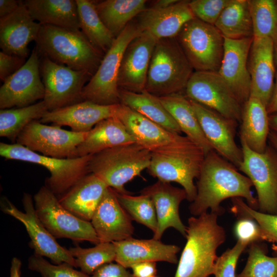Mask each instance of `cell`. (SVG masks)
<instances>
[{"label":"cell","mask_w":277,"mask_h":277,"mask_svg":"<svg viewBox=\"0 0 277 277\" xmlns=\"http://www.w3.org/2000/svg\"><path fill=\"white\" fill-rule=\"evenodd\" d=\"M197 179L196 196L189 206L192 215H200L210 209V212L221 215L224 209L220 204L228 198L243 197L251 208L258 209L251 180L214 150L205 156Z\"/></svg>","instance_id":"6da1fadb"},{"label":"cell","mask_w":277,"mask_h":277,"mask_svg":"<svg viewBox=\"0 0 277 277\" xmlns=\"http://www.w3.org/2000/svg\"><path fill=\"white\" fill-rule=\"evenodd\" d=\"M219 216L210 212L188 219L187 241L174 277H209L213 274L217 249L226 238L225 229L217 223Z\"/></svg>","instance_id":"7a4b0ae2"},{"label":"cell","mask_w":277,"mask_h":277,"mask_svg":"<svg viewBox=\"0 0 277 277\" xmlns=\"http://www.w3.org/2000/svg\"><path fill=\"white\" fill-rule=\"evenodd\" d=\"M38 53L73 70L92 76L105 55L80 30L41 25L35 41Z\"/></svg>","instance_id":"3957f363"},{"label":"cell","mask_w":277,"mask_h":277,"mask_svg":"<svg viewBox=\"0 0 277 277\" xmlns=\"http://www.w3.org/2000/svg\"><path fill=\"white\" fill-rule=\"evenodd\" d=\"M193 69L175 37L157 39L147 73L145 90L158 97L185 90Z\"/></svg>","instance_id":"277c9868"},{"label":"cell","mask_w":277,"mask_h":277,"mask_svg":"<svg viewBox=\"0 0 277 277\" xmlns=\"http://www.w3.org/2000/svg\"><path fill=\"white\" fill-rule=\"evenodd\" d=\"M151 159V153L134 142L92 155L88 170L116 192L130 194L125 185L148 169Z\"/></svg>","instance_id":"5b68a950"},{"label":"cell","mask_w":277,"mask_h":277,"mask_svg":"<svg viewBox=\"0 0 277 277\" xmlns=\"http://www.w3.org/2000/svg\"><path fill=\"white\" fill-rule=\"evenodd\" d=\"M0 155L6 159L34 163L45 167L50 172L45 186L59 196L90 173L88 164L92 155L74 158H54L33 151L17 143L1 142Z\"/></svg>","instance_id":"8992f818"},{"label":"cell","mask_w":277,"mask_h":277,"mask_svg":"<svg viewBox=\"0 0 277 277\" xmlns=\"http://www.w3.org/2000/svg\"><path fill=\"white\" fill-rule=\"evenodd\" d=\"M142 32L129 23L105 54L96 71L84 86L82 98L102 105L120 104L118 75L123 53L129 43Z\"/></svg>","instance_id":"52a82bcc"},{"label":"cell","mask_w":277,"mask_h":277,"mask_svg":"<svg viewBox=\"0 0 277 277\" xmlns=\"http://www.w3.org/2000/svg\"><path fill=\"white\" fill-rule=\"evenodd\" d=\"M115 116L124 124L135 142L151 153L203 151L187 136L164 128L125 105H118Z\"/></svg>","instance_id":"ba28073f"},{"label":"cell","mask_w":277,"mask_h":277,"mask_svg":"<svg viewBox=\"0 0 277 277\" xmlns=\"http://www.w3.org/2000/svg\"><path fill=\"white\" fill-rule=\"evenodd\" d=\"M175 38L195 71L218 72L224 37L214 25L194 17L184 25Z\"/></svg>","instance_id":"9c48e42d"},{"label":"cell","mask_w":277,"mask_h":277,"mask_svg":"<svg viewBox=\"0 0 277 277\" xmlns=\"http://www.w3.org/2000/svg\"><path fill=\"white\" fill-rule=\"evenodd\" d=\"M37 215L55 238L68 239L75 242L100 243L90 222L82 220L65 208L57 196L45 185L33 196Z\"/></svg>","instance_id":"30bf717a"},{"label":"cell","mask_w":277,"mask_h":277,"mask_svg":"<svg viewBox=\"0 0 277 277\" xmlns=\"http://www.w3.org/2000/svg\"><path fill=\"white\" fill-rule=\"evenodd\" d=\"M243 161L239 169L251 180L257 193L258 211L277 214V150L268 145L262 153L241 140Z\"/></svg>","instance_id":"8fae6325"},{"label":"cell","mask_w":277,"mask_h":277,"mask_svg":"<svg viewBox=\"0 0 277 277\" xmlns=\"http://www.w3.org/2000/svg\"><path fill=\"white\" fill-rule=\"evenodd\" d=\"M40 71L45 87L44 101L48 111L69 106L83 101L82 93L92 76L73 70L46 56L40 61Z\"/></svg>","instance_id":"7c38bea8"},{"label":"cell","mask_w":277,"mask_h":277,"mask_svg":"<svg viewBox=\"0 0 277 277\" xmlns=\"http://www.w3.org/2000/svg\"><path fill=\"white\" fill-rule=\"evenodd\" d=\"M23 212L17 208L8 199L1 201L2 210L21 222L30 237V246L34 254L49 258L54 264H68L76 267L75 260L69 249L60 245L43 225L38 217L34 208L33 198L27 193H24Z\"/></svg>","instance_id":"4fadbf2b"},{"label":"cell","mask_w":277,"mask_h":277,"mask_svg":"<svg viewBox=\"0 0 277 277\" xmlns=\"http://www.w3.org/2000/svg\"><path fill=\"white\" fill-rule=\"evenodd\" d=\"M186 96L222 115L241 122L243 106L217 72L195 71L185 89Z\"/></svg>","instance_id":"5bb4252c"},{"label":"cell","mask_w":277,"mask_h":277,"mask_svg":"<svg viewBox=\"0 0 277 277\" xmlns=\"http://www.w3.org/2000/svg\"><path fill=\"white\" fill-rule=\"evenodd\" d=\"M87 132H78L49 126L35 120L29 123L19 134L16 143L40 154L52 157H75L77 147Z\"/></svg>","instance_id":"9a60e30c"},{"label":"cell","mask_w":277,"mask_h":277,"mask_svg":"<svg viewBox=\"0 0 277 277\" xmlns=\"http://www.w3.org/2000/svg\"><path fill=\"white\" fill-rule=\"evenodd\" d=\"M204 157L203 151L178 154L151 153L148 170L159 181L180 184L186 191V199L192 202L197 193L194 180L199 176Z\"/></svg>","instance_id":"2e32d148"},{"label":"cell","mask_w":277,"mask_h":277,"mask_svg":"<svg viewBox=\"0 0 277 277\" xmlns=\"http://www.w3.org/2000/svg\"><path fill=\"white\" fill-rule=\"evenodd\" d=\"M40 60L34 48L23 66L7 78L0 88V108L24 107L44 100L45 87L40 77Z\"/></svg>","instance_id":"e0dca14e"},{"label":"cell","mask_w":277,"mask_h":277,"mask_svg":"<svg viewBox=\"0 0 277 277\" xmlns=\"http://www.w3.org/2000/svg\"><path fill=\"white\" fill-rule=\"evenodd\" d=\"M190 101L202 130L213 150L239 168L243 156L242 148L235 141L238 122L195 101Z\"/></svg>","instance_id":"ac0fdd59"},{"label":"cell","mask_w":277,"mask_h":277,"mask_svg":"<svg viewBox=\"0 0 277 277\" xmlns=\"http://www.w3.org/2000/svg\"><path fill=\"white\" fill-rule=\"evenodd\" d=\"M157 39L142 32L128 45L123 53L118 75V86L135 93L145 90L148 71Z\"/></svg>","instance_id":"d6986e66"},{"label":"cell","mask_w":277,"mask_h":277,"mask_svg":"<svg viewBox=\"0 0 277 277\" xmlns=\"http://www.w3.org/2000/svg\"><path fill=\"white\" fill-rule=\"evenodd\" d=\"M253 39V37L235 39L224 37L223 56L218 71L243 105L250 96L248 61Z\"/></svg>","instance_id":"ffe728a7"},{"label":"cell","mask_w":277,"mask_h":277,"mask_svg":"<svg viewBox=\"0 0 277 277\" xmlns=\"http://www.w3.org/2000/svg\"><path fill=\"white\" fill-rule=\"evenodd\" d=\"M132 220L108 187L90 221L100 242H118L132 237Z\"/></svg>","instance_id":"44dd1931"},{"label":"cell","mask_w":277,"mask_h":277,"mask_svg":"<svg viewBox=\"0 0 277 277\" xmlns=\"http://www.w3.org/2000/svg\"><path fill=\"white\" fill-rule=\"evenodd\" d=\"M248 67L251 78L250 96L259 99L267 107L273 93L276 73L272 40L253 37Z\"/></svg>","instance_id":"7402d4cb"},{"label":"cell","mask_w":277,"mask_h":277,"mask_svg":"<svg viewBox=\"0 0 277 277\" xmlns=\"http://www.w3.org/2000/svg\"><path fill=\"white\" fill-rule=\"evenodd\" d=\"M149 196L155 208L157 228L153 238L161 240L166 229L172 227L185 238L187 236V227L182 222L179 214L181 202L187 199L185 190L171 185L170 183L157 181L141 192Z\"/></svg>","instance_id":"603a6c76"},{"label":"cell","mask_w":277,"mask_h":277,"mask_svg":"<svg viewBox=\"0 0 277 277\" xmlns=\"http://www.w3.org/2000/svg\"><path fill=\"white\" fill-rule=\"evenodd\" d=\"M41 24L31 16L23 1L19 7L9 15L0 18V47L2 51L26 58L28 45L36 41Z\"/></svg>","instance_id":"cb8c5ba5"},{"label":"cell","mask_w":277,"mask_h":277,"mask_svg":"<svg viewBox=\"0 0 277 277\" xmlns=\"http://www.w3.org/2000/svg\"><path fill=\"white\" fill-rule=\"evenodd\" d=\"M118 105H102L83 101L48 111L39 121L42 123H52L59 126H68L75 132H87L102 121L115 116Z\"/></svg>","instance_id":"d4e9b609"},{"label":"cell","mask_w":277,"mask_h":277,"mask_svg":"<svg viewBox=\"0 0 277 277\" xmlns=\"http://www.w3.org/2000/svg\"><path fill=\"white\" fill-rule=\"evenodd\" d=\"M137 17L141 31L148 32L157 40L175 37L184 25L195 17L189 1H179L165 8H147Z\"/></svg>","instance_id":"484cf974"},{"label":"cell","mask_w":277,"mask_h":277,"mask_svg":"<svg viewBox=\"0 0 277 277\" xmlns=\"http://www.w3.org/2000/svg\"><path fill=\"white\" fill-rule=\"evenodd\" d=\"M115 245V261L126 268L144 262L177 263V254L180 248L175 245L166 244L160 240L136 239L132 237L118 242Z\"/></svg>","instance_id":"4316f807"},{"label":"cell","mask_w":277,"mask_h":277,"mask_svg":"<svg viewBox=\"0 0 277 277\" xmlns=\"http://www.w3.org/2000/svg\"><path fill=\"white\" fill-rule=\"evenodd\" d=\"M108 188L103 181L90 173L57 197L61 204L71 213L90 222Z\"/></svg>","instance_id":"83f0119b"},{"label":"cell","mask_w":277,"mask_h":277,"mask_svg":"<svg viewBox=\"0 0 277 277\" xmlns=\"http://www.w3.org/2000/svg\"><path fill=\"white\" fill-rule=\"evenodd\" d=\"M135 142L121 121L116 116L104 120L87 132L77 147L75 157L93 155L104 150Z\"/></svg>","instance_id":"f1b7e54d"},{"label":"cell","mask_w":277,"mask_h":277,"mask_svg":"<svg viewBox=\"0 0 277 277\" xmlns=\"http://www.w3.org/2000/svg\"><path fill=\"white\" fill-rule=\"evenodd\" d=\"M32 18L41 25L80 30L76 0L23 1Z\"/></svg>","instance_id":"f546056e"},{"label":"cell","mask_w":277,"mask_h":277,"mask_svg":"<svg viewBox=\"0 0 277 277\" xmlns=\"http://www.w3.org/2000/svg\"><path fill=\"white\" fill-rule=\"evenodd\" d=\"M241 122L240 140L252 151L264 152L270 131L266 107L259 99L250 96L244 104Z\"/></svg>","instance_id":"4dcf8cb0"},{"label":"cell","mask_w":277,"mask_h":277,"mask_svg":"<svg viewBox=\"0 0 277 277\" xmlns=\"http://www.w3.org/2000/svg\"><path fill=\"white\" fill-rule=\"evenodd\" d=\"M185 136L203 150L205 156L213 148L206 139L190 100L181 93L159 97Z\"/></svg>","instance_id":"1f68e13d"},{"label":"cell","mask_w":277,"mask_h":277,"mask_svg":"<svg viewBox=\"0 0 277 277\" xmlns=\"http://www.w3.org/2000/svg\"><path fill=\"white\" fill-rule=\"evenodd\" d=\"M120 104L140 113L164 128L180 134L181 130L158 97L146 90L135 93L119 89Z\"/></svg>","instance_id":"d6a6232c"},{"label":"cell","mask_w":277,"mask_h":277,"mask_svg":"<svg viewBox=\"0 0 277 277\" xmlns=\"http://www.w3.org/2000/svg\"><path fill=\"white\" fill-rule=\"evenodd\" d=\"M145 0H106L95 2L97 12L115 38L135 17L146 10Z\"/></svg>","instance_id":"836d02e7"},{"label":"cell","mask_w":277,"mask_h":277,"mask_svg":"<svg viewBox=\"0 0 277 277\" xmlns=\"http://www.w3.org/2000/svg\"><path fill=\"white\" fill-rule=\"evenodd\" d=\"M214 26L225 38L235 39L253 37L248 0H231Z\"/></svg>","instance_id":"e575fe53"},{"label":"cell","mask_w":277,"mask_h":277,"mask_svg":"<svg viewBox=\"0 0 277 277\" xmlns=\"http://www.w3.org/2000/svg\"><path fill=\"white\" fill-rule=\"evenodd\" d=\"M80 30L89 41L104 54L111 47L115 38L100 18L94 1L76 0Z\"/></svg>","instance_id":"d590c367"},{"label":"cell","mask_w":277,"mask_h":277,"mask_svg":"<svg viewBox=\"0 0 277 277\" xmlns=\"http://www.w3.org/2000/svg\"><path fill=\"white\" fill-rule=\"evenodd\" d=\"M48 111L43 100L31 105L0 110V136L12 141L31 122L39 120Z\"/></svg>","instance_id":"8d00e7d4"},{"label":"cell","mask_w":277,"mask_h":277,"mask_svg":"<svg viewBox=\"0 0 277 277\" xmlns=\"http://www.w3.org/2000/svg\"><path fill=\"white\" fill-rule=\"evenodd\" d=\"M253 37L277 42V0H248Z\"/></svg>","instance_id":"74e56055"},{"label":"cell","mask_w":277,"mask_h":277,"mask_svg":"<svg viewBox=\"0 0 277 277\" xmlns=\"http://www.w3.org/2000/svg\"><path fill=\"white\" fill-rule=\"evenodd\" d=\"M69 250L75 260L77 268L90 276L100 267L115 261L116 258L113 243L100 242L87 248L77 246Z\"/></svg>","instance_id":"f35d334b"},{"label":"cell","mask_w":277,"mask_h":277,"mask_svg":"<svg viewBox=\"0 0 277 277\" xmlns=\"http://www.w3.org/2000/svg\"><path fill=\"white\" fill-rule=\"evenodd\" d=\"M248 247L246 264L236 277H277V256L267 255V245L259 241Z\"/></svg>","instance_id":"ab89813d"},{"label":"cell","mask_w":277,"mask_h":277,"mask_svg":"<svg viewBox=\"0 0 277 277\" xmlns=\"http://www.w3.org/2000/svg\"><path fill=\"white\" fill-rule=\"evenodd\" d=\"M115 192L121 205L131 219L145 226L154 234L157 230V220L155 208L152 199L143 194L132 196L130 194H121Z\"/></svg>","instance_id":"60d3db41"},{"label":"cell","mask_w":277,"mask_h":277,"mask_svg":"<svg viewBox=\"0 0 277 277\" xmlns=\"http://www.w3.org/2000/svg\"><path fill=\"white\" fill-rule=\"evenodd\" d=\"M231 212L236 217L254 220L262 230L264 241L272 244V255L277 256V214L261 212L251 208L241 197L232 199Z\"/></svg>","instance_id":"b9f144b4"},{"label":"cell","mask_w":277,"mask_h":277,"mask_svg":"<svg viewBox=\"0 0 277 277\" xmlns=\"http://www.w3.org/2000/svg\"><path fill=\"white\" fill-rule=\"evenodd\" d=\"M28 268L39 273L42 277H91L74 269L67 263L52 264L44 257L33 254L28 259Z\"/></svg>","instance_id":"7bdbcfd3"},{"label":"cell","mask_w":277,"mask_h":277,"mask_svg":"<svg viewBox=\"0 0 277 277\" xmlns=\"http://www.w3.org/2000/svg\"><path fill=\"white\" fill-rule=\"evenodd\" d=\"M231 0L189 1V6L195 17L214 25L223 10Z\"/></svg>","instance_id":"ee69618b"},{"label":"cell","mask_w":277,"mask_h":277,"mask_svg":"<svg viewBox=\"0 0 277 277\" xmlns=\"http://www.w3.org/2000/svg\"><path fill=\"white\" fill-rule=\"evenodd\" d=\"M248 246L246 243L237 240L232 248L227 249L218 256L213 274L215 277H236L235 268L238 261Z\"/></svg>","instance_id":"f6af8a7d"},{"label":"cell","mask_w":277,"mask_h":277,"mask_svg":"<svg viewBox=\"0 0 277 277\" xmlns=\"http://www.w3.org/2000/svg\"><path fill=\"white\" fill-rule=\"evenodd\" d=\"M234 233L238 241L248 245L253 242L264 241L260 227L250 218H238L234 226Z\"/></svg>","instance_id":"bcb514c9"},{"label":"cell","mask_w":277,"mask_h":277,"mask_svg":"<svg viewBox=\"0 0 277 277\" xmlns=\"http://www.w3.org/2000/svg\"><path fill=\"white\" fill-rule=\"evenodd\" d=\"M26 62L25 58L0 52V78L4 82L21 69Z\"/></svg>","instance_id":"7dc6e473"},{"label":"cell","mask_w":277,"mask_h":277,"mask_svg":"<svg viewBox=\"0 0 277 277\" xmlns=\"http://www.w3.org/2000/svg\"><path fill=\"white\" fill-rule=\"evenodd\" d=\"M91 277H134L127 268L118 263L105 264L96 270Z\"/></svg>","instance_id":"c3c4849f"},{"label":"cell","mask_w":277,"mask_h":277,"mask_svg":"<svg viewBox=\"0 0 277 277\" xmlns=\"http://www.w3.org/2000/svg\"><path fill=\"white\" fill-rule=\"evenodd\" d=\"M134 277H153L157 273L154 262H144L133 265L131 267Z\"/></svg>","instance_id":"681fc988"},{"label":"cell","mask_w":277,"mask_h":277,"mask_svg":"<svg viewBox=\"0 0 277 277\" xmlns=\"http://www.w3.org/2000/svg\"><path fill=\"white\" fill-rule=\"evenodd\" d=\"M23 1L16 0H0V18L6 17L15 11Z\"/></svg>","instance_id":"f907efd6"},{"label":"cell","mask_w":277,"mask_h":277,"mask_svg":"<svg viewBox=\"0 0 277 277\" xmlns=\"http://www.w3.org/2000/svg\"><path fill=\"white\" fill-rule=\"evenodd\" d=\"M268 115L277 113V71L275 73L274 86L270 101L266 107Z\"/></svg>","instance_id":"816d5d0a"},{"label":"cell","mask_w":277,"mask_h":277,"mask_svg":"<svg viewBox=\"0 0 277 277\" xmlns=\"http://www.w3.org/2000/svg\"><path fill=\"white\" fill-rule=\"evenodd\" d=\"M21 261L16 257L12 258L11 262L10 277H21Z\"/></svg>","instance_id":"f5cc1de1"},{"label":"cell","mask_w":277,"mask_h":277,"mask_svg":"<svg viewBox=\"0 0 277 277\" xmlns=\"http://www.w3.org/2000/svg\"><path fill=\"white\" fill-rule=\"evenodd\" d=\"M179 1L177 0H159L156 1L152 5V8L154 9H162L167 8L169 6H171Z\"/></svg>","instance_id":"db71d44e"},{"label":"cell","mask_w":277,"mask_h":277,"mask_svg":"<svg viewBox=\"0 0 277 277\" xmlns=\"http://www.w3.org/2000/svg\"><path fill=\"white\" fill-rule=\"evenodd\" d=\"M269 128L277 135V113L269 115Z\"/></svg>","instance_id":"11a10c76"},{"label":"cell","mask_w":277,"mask_h":277,"mask_svg":"<svg viewBox=\"0 0 277 277\" xmlns=\"http://www.w3.org/2000/svg\"><path fill=\"white\" fill-rule=\"evenodd\" d=\"M270 144L277 150V135L272 131H270L268 135Z\"/></svg>","instance_id":"9f6ffc18"},{"label":"cell","mask_w":277,"mask_h":277,"mask_svg":"<svg viewBox=\"0 0 277 277\" xmlns=\"http://www.w3.org/2000/svg\"><path fill=\"white\" fill-rule=\"evenodd\" d=\"M274 58L275 64L277 66V42L274 44Z\"/></svg>","instance_id":"6f0895ef"},{"label":"cell","mask_w":277,"mask_h":277,"mask_svg":"<svg viewBox=\"0 0 277 277\" xmlns=\"http://www.w3.org/2000/svg\"><path fill=\"white\" fill-rule=\"evenodd\" d=\"M153 277H157V276H153Z\"/></svg>","instance_id":"680465c9"}]
</instances>
